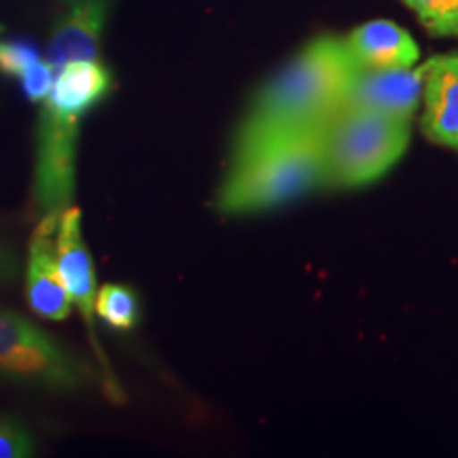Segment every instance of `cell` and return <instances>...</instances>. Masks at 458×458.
<instances>
[{"mask_svg":"<svg viewBox=\"0 0 458 458\" xmlns=\"http://www.w3.org/2000/svg\"><path fill=\"white\" fill-rule=\"evenodd\" d=\"M357 71L344 37L312 38L257 89L233 140L318 128L346 102Z\"/></svg>","mask_w":458,"mask_h":458,"instance_id":"6da1fadb","label":"cell"},{"mask_svg":"<svg viewBox=\"0 0 458 458\" xmlns=\"http://www.w3.org/2000/svg\"><path fill=\"white\" fill-rule=\"evenodd\" d=\"M323 179L320 125L293 134L233 140L215 193V210L223 216L267 213L323 189Z\"/></svg>","mask_w":458,"mask_h":458,"instance_id":"7a4b0ae2","label":"cell"},{"mask_svg":"<svg viewBox=\"0 0 458 458\" xmlns=\"http://www.w3.org/2000/svg\"><path fill=\"white\" fill-rule=\"evenodd\" d=\"M411 119L342 105L320 123L323 189H360L380 181L405 156Z\"/></svg>","mask_w":458,"mask_h":458,"instance_id":"3957f363","label":"cell"},{"mask_svg":"<svg viewBox=\"0 0 458 458\" xmlns=\"http://www.w3.org/2000/svg\"><path fill=\"white\" fill-rule=\"evenodd\" d=\"M0 376L51 393L83 391L94 380L83 359L32 320L4 308H0Z\"/></svg>","mask_w":458,"mask_h":458,"instance_id":"277c9868","label":"cell"},{"mask_svg":"<svg viewBox=\"0 0 458 458\" xmlns=\"http://www.w3.org/2000/svg\"><path fill=\"white\" fill-rule=\"evenodd\" d=\"M81 119L79 114L57 111L43 100L37 123L32 179V204L41 216L62 215L72 202Z\"/></svg>","mask_w":458,"mask_h":458,"instance_id":"5b68a950","label":"cell"},{"mask_svg":"<svg viewBox=\"0 0 458 458\" xmlns=\"http://www.w3.org/2000/svg\"><path fill=\"white\" fill-rule=\"evenodd\" d=\"M57 221L60 215L41 216V223L30 236L26 259V300L34 314L60 323L71 317L72 301L57 267Z\"/></svg>","mask_w":458,"mask_h":458,"instance_id":"8992f818","label":"cell"},{"mask_svg":"<svg viewBox=\"0 0 458 458\" xmlns=\"http://www.w3.org/2000/svg\"><path fill=\"white\" fill-rule=\"evenodd\" d=\"M55 246L62 283L66 286L72 306H77V310L81 312L96 354H98L102 363H106L105 354L100 352V344L96 340L94 301L98 289H96L94 261H91L88 244H85L81 233V213L74 206H68L64 213L60 215L55 232Z\"/></svg>","mask_w":458,"mask_h":458,"instance_id":"52a82bcc","label":"cell"},{"mask_svg":"<svg viewBox=\"0 0 458 458\" xmlns=\"http://www.w3.org/2000/svg\"><path fill=\"white\" fill-rule=\"evenodd\" d=\"M420 71L422 134L433 145L458 151V54L433 55Z\"/></svg>","mask_w":458,"mask_h":458,"instance_id":"ba28073f","label":"cell"},{"mask_svg":"<svg viewBox=\"0 0 458 458\" xmlns=\"http://www.w3.org/2000/svg\"><path fill=\"white\" fill-rule=\"evenodd\" d=\"M422 100V71L418 68H359L344 105L414 119Z\"/></svg>","mask_w":458,"mask_h":458,"instance_id":"9c48e42d","label":"cell"},{"mask_svg":"<svg viewBox=\"0 0 458 458\" xmlns=\"http://www.w3.org/2000/svg\"><path fill=\"white\" fill-rule=\"evenodd\" d=\"M111 3L113 0H66L47 45V62L55 71L72 60H98Z\"/></svg>","mask_w":458,"mask_h":458,"instance_id":"30bf717a","label":"cell"},{"mask_svg":"<svg viewBox=\"0 0 458 458\" xmlns=\"http://www.w3.org/2000/svg\"><path fill=\"white\" fill-rule=\"evenodd\" d=\"M357 68H411L420 47L411 34L388 20H371L344 37Z\"/></svg>","mask_w":458,"mask_h":458,"instance_id":"8fae6325","label":"cell"},{"mask_svg":"<svg viewBox=\"0 0 458 458\" xmlns=\"http://www.w3.org/2000/svg\"><path fill=\"white\" fill-rule=\"evenodd\" d=\"M113 74L100 60H72L55 71L45 100L57 111L85 117L111 94Z\"/></svg>","mask_w":458,"mask_h":458,"instance_id":"7c38bea8","label":"cell"},{"mask_svg":"<svg viewBox=\"0 0 458 458\" xmlns=\"http://www.w3.org/2000/svg\"><path fill=\"white\" fill-rule=\"evenodd\" d=\"M96 317L111 329L130 331L140 320L139 293L128 284L108 283L102 284L94 301Z\"/></svg>","mask_w":458,"mask_h":458,"instance_id":"4fadbf2b","label":"cell"},{"mask_svg":"<svg viewBox=\"0 0 458 458\" xmlns=\"http://www.w3.org/2000/svg\"><path fill=\"white\" fill-rule=\"evenodd\" d=\"M433 37H458V0H399Z\"/></svg>","mask_w":458,"mask_h":458,"instance_id":"5bb4252c","label":"cell"},{"mask_svg":"<svg viewBox=\"0 0 458 458\" xmlns=\"http://www.w3.org/2000/svg\"><path fill=\"white\" fill-rule=\"evenodd\" d=\"M41 54L24 38H0V72L4 77H20Z\"/></svg>","mask_w":458,"mask_h":458,"instance_id":"9a60e30c","label":"cell"},{"mask_svg":"<svg viewBox=\"0 0 458 458\" xmlns=\"http://www.w3.org/2000/svg\"><path fill=\"white\" fill-rule=\"evenodd\" d=\"M34 454L32 435L21 422L0 416V458H26Z\"/></svg>","mask_w":458,"mask_h":458,"instance_id":"2e32d148","label":"cell"},{"mask_svg":"<svg viewBox=\"0 0 458 458\" xmlns=\"http://www.w3.org/2000/svg\"><path fill=\"white\" fill-rule=\"evenodd\" d=\"M55 68L49 64L47 60L38 57L37 62H32L24 72L20 74L21 89H24L26 98L30 102H43L49 96L51 85H54Z\"/></svg>","mask_w":458,"mask_h":458,"instance_id":"e0dca14e","label":"cell"},{"mask_svg":"<svg viewBox=\"0 0 458 458\" xmlns=\"http://www.w3.org/2000/svg\"><path fill=\"white\" fill-rule=\"evenodd\" d=\"M20 272V263H17V255L13 249L0 238V284H9L11 280Z\"/></svg>","mask_w":458,"mask_h":458,"instance_id":"ac0fdd59","label":"cell"}]
</instances>
